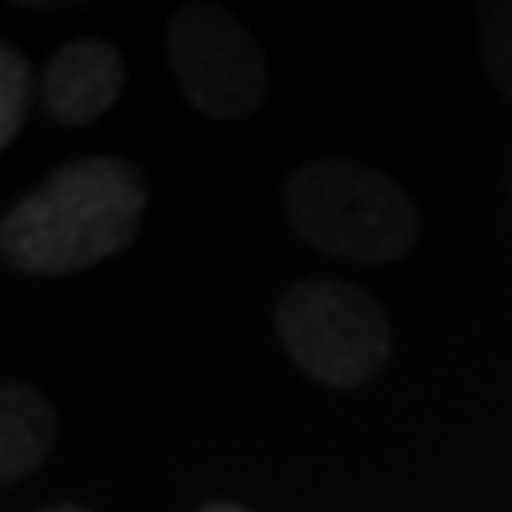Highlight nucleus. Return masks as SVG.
<instances>
[{"label": "nucleus", "instance_id": "20e7f679", "mask_svg": "<svg viewBox=\"0 0 512 512\" xmlns=\"http://www.w3.org/2000/svg\"><path fill=\"white\" fill-rule=\"evenodd\" d=\"M167 64L180 94L214 124H244L269 99V60L239 13L192 0L167 18Z\"/></svg>", "mask_w": 512, "mask_h": 512}, {"label": "nucleus", "instance_id": "7ed1b4c3", "mask_svg": "<svg viewBox=\"0 0 512 512\" xmlns=\"http://www.w3.org/2000/svg\"><path fill=\"white\" fill-rule=\"evenodd\" d=\"M286 359L325 389H363L393 355L384 308L355 282L303 278L278 299L274 312Z\"/></svg>", "mask_w": 512, "mask_h": 512}, {"label": "nucleus", "instance_id": "f03ea898", "mask_svg": "<svg viewBox=\"0 0 512 512\" xmlns=\"http://www.w3.org/2000/svg\"><path fill=\"white\" fill-rule=\"evenodd\" d=\"M291 231L338 261L384 265L419 244V205L384 171L346 154H320L282 188Z\"/></svg>", "mask_w": 512, "mask_h": 512}, {"label": "nucleus", "instance_id": "9b49d317", "mask_svg": "<svg viewBox=\"0 0 512 512\" xmlns=\"http://www.w3.org/2000/svg\"><path fill=\"white\" fill-rule=\"evenodd\" d=\"M39 512H86V508H77V504H52V508H39Z\"/></svg>", "mask_w": 512, "mask_h": 512}, {"label": "nucleus", "instance_id": "9d476101", "mask_svg": "<svg viewBox=\"0 0 512 512\" xmlns=\"http://www.w3.org/2000/svg\"><path fill=\"white\" fill-rule=\"evenodd\" d=\"M201 512H252V508H244V504H231V500H214V504H205Z\"/></svg>", "mask_w": 512, "mask_h": 512}, {"label": "nucleus", "instance_id": "39448f33", "mask_svg": "<svg viewBox=\"0 0 512 512\" xmlns=\"http://www.w3.org/2000/svg\"><path fill=\"white\" fill-rule=\"evenodd\" d=\"M124 94V56L103 39H69L39 77V103L64 128L99 124Z\"/></svg>", "mask_w": 512, "mask_h": 512}, {"label": "nucleus", "instance_id": "0eeeda50", "mask_svg": "<svg viewBox=\"0 0 512 512\" xmlns=\"http://www.w3.org/2000/svg\"><path fill=\"white\" fill-rule=\"evenodd\" d=\"M478 56L500 99L512 103V0H474Z\"/></svg>", "mask_w": 512, "mask_h": 512}, {"label": "nucleus", "instance_id": "1a4fd4ad", "mask_svg": "<svg viewBox=\"0 0 512 512\" xmlns=\"http://www.w3.org/2000/svg\"><path fill=\"white\" fill-rule=\"evenodd\" d=\"M5 5L22 9V13H73V9L103 5V0H5Z\"/></svg>", "mask_w": 512, "mask_h": 512}, {"label": "nucleus", "instance_id": "f257e3e1", "mask_svg": "<svg viewBox=\"0 0 512 512\" xmlns=\"http://www.w3.org/2000/svg\"><path fill=\"white\" fill-rule=\"evenodd\" d=\"M150 188L116 154H90L56 167L0 222V256L35 278H64L120 256L141 231Z\"/></svg>", "mask_w": 512, "mask_h": 512}, {"label": "nucleus", "instance_id": "6e6552de", "mask_svg": "<svg viewBox=\"0 0 512 512\" xmlns=\"http://www.w3.org/2000/svg\"><path fill=\"white\" fill-rule=\"evenodd\" d=\"M35 73H30V60L22 47L5 43L0 47V146H13L26 124L30 99H35Z\"/></svg>", "mask_w": 512, "mask_h": 512}, {"label": "nucleus", "instance_id": "423d86ee", "mask_svg": "<svg viewBox=\"0 0 512 512\" xmlns=\"http://www.w3.org/2000/svg\"><path fill=\"white\" fill-rule=\"evenodd\" d=\"M56 444L52 402L22 380H5L0 389V483L18 487L35 474Z\"/></svg>", "mask_w": 512, "mask_h": 512}]
</instances>
